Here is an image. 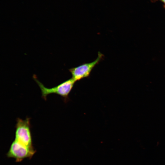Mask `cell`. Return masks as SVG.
Here are the masks:
<instances>
[{"label":"cell","instance_id":"1","mask_svg":"<svg viewBox=\"0 0 165 165\" xmlns=\"http://www.w3.org/2000/svg\"><path fill=\"white\" fill-rule=\"evenodd\" d=\"M33 77L40 89L42 97L45 100H46V97L49 94H55L61 96L66 101L69 99L68 95L75 82V81L71 78L56 86L51 88H48L45 87L35 76Z\"/></svg>","mask_w":165,"mask_h":165},{"label":"cell","instance_id":"2","mask_svg":"<svg viewBox=\"0 0 165 165\" xmlns=\"http://www.w3.org/2000/svg\"><path fill=\"white\" fill-rule=\"evenodd\" d=\"M30 119L18 118L15 126V140L27 146L33 148Z\"/></svg>","mask_w":165,"mask_h":165},{"label":"cell","instance_id":"5","mask_svg":"<svg viewBox=\"0 0 165 165\" xmlns=\"http://www.w3.org/2000/svg\"><path fill=\"white\" fill-rule=\"evenodd\" d=\"M165 4V0H160Z\"/></svg>","mask_w":165,"mask_h":165},{"label":"cell","instance_id":"3","mask_svg":"<svg viewBox=\"0 0 165 165\" xmlns=\"http://www.w3.org/2000/svg\"><path fill=\"white\" fill-rule=\"evenodd\" d=\"M35 152L33 147L27 146L14 140L11 144L6 155L8 158L15 159L16 162H20L24 159L31 158Z\"/></svg>","mask_w":165,"mask_h":165},{"label":"cell","instance_id":"4","mask_svg":"<svg viewBox=\"0 0 165 165\" xmlns=\"http://www.w3.org/2000/svg\"><path fill=\"white\" fill-rule=\"evenodd\" d=\"M104 55L98 52V56L94 61L89 63H85L77 67L69 69L72 75V78L75 81L88 77L94 68L103 59Z\"/></svg>","mask_w":165,"mask_h":165},{"label":"cell","instance_id":"6","mask_svg":"<svg viewBox=\"0 0 165 165\" xmlns=\"http://www.w3.org/2000/svg\"></svg>","mask_w":165,"mask_h":165}]
</instances>
